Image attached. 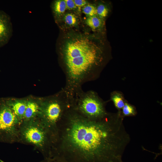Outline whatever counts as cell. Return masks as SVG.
<instances>
[{
	"instance_id": "cell-1",
	"label": "cell",
	"mask_w": 162,
	"mask_h": 162,
	"mask_svg": "<svg viewBox=\"0 0 162 162\" xmlns=\"http://www.w3.org/2000/svg\"><path fill=\"white\" fill-rule=\"evenodd\" d=\"M121 112L93 121L71 106L58 124L50 158L62 162H123L130 138Z\"/></svg>"
},
{
	"instance_id": "cell-2",
	"label": "cell",
	"mask_w": 162,
	"mask_h": 162,
	"mask_svg": "<svg viewBox=\"0 0 162 162\" xmlns=\"http://www.w3.org/2000/svg\"><path fill=\"white\" fill-rule=\"evenodd\" d=\"M104 34L70 32L59 44V57L65 76L63 89L70 99L86 82L96 79L111 59Z\"/></svg>"
},
{
	"instance_id": "cell-3",
	"label": "cell",
	"mask_w": 162,
	"mask_h": 162,
	"mask_svg": "<svg viewBox=\"0 0 162 162\" xmlns=\"http://www.w3.org/2000/svg\"><path fill=\"white\" fill-rule=\"evenodd\" d=\"M71 106V102L63 89L54 96L40 99L37 118L50 135L53 145L57 136L58 124Z\"/></svg>"
},
{
	"instance_id": "cell-4",
	"label": "cell",
	"mask_w": 162,
	"mask_h": 162,
	"mask_svg": "<svg viewBox=\"0 0 162 162\" xmlns=\"http://www.w3.org/2000/svg\"><path fill=\"white\" fill-rule=\"evenodd\" d=\"M19 142L33 146L38 150L44 158L51 157L53 141L47 131L37 118L21 124Z\"/></svg>"
},
{
	"instance_id": "cell-5",
	"label": "cell",
	"mask_w": 162,
	"mask_h": 162,
	"mask_svg": "<svg viewBox=\"0 0 162 162\" xmlns=\"http://www.w3.org/2000/svg\"><path fill=\"white\" fill-rule=\"evenodd\" d=\"M106 103L95 92L82 91L74 98L72 108L84 117L91 120L101 119L108 114Z\"/></svg>"
},
{
	"instance_id": "cell-6",
	"label": "cell",
	"mask_w": 162,
	"mask_h": 162,
	"mask_svg": "<svg viewBox=\"0 0 162 162\" xmlns=\"http://www.w3.org/2000/svg\"><path fill=\"white\" fill-rule=\"evenodd\" d=\"M22 121L15 114L5 99H0V142H19V131Z\"/></svg>"
},
{
	"instance_id": "cell-7",
	"label": "cell",
	"mask_w": 162,
	"mask_h": 162,
	"mask_svg": "<svg viewBox=\"0 0 162 162\" xmlns=\"http://www.w3.org/2000/svg\"><path fill=\"white\" fill-rule=\"evenodd\" d=\"M10 17L5 12L0 10V47L7 44L12 33Z\"/></svg>"
},
{
	"instance_id": "cell-8",
	"label": "cell",
	"mask_w": 162,
	"mask_h": 162,
	"mask_svg": "<svg viewBox=\"0 0 162 162\" xmlns=\"http://www.w3.org/2000/svg\"><path fill=\"white\" fill-rule=\"evenodd\" d=\"M5 101L16 116L22 122L26 105V100L8 99Z\"/></svg>"
},
{
	"instance_id": "cell-9",
	"label": "cell",
	"mask_w": 162,
	"mask_h": 162,
	"mask_svg": "<svg viewBox=\"0 0 162 162\" xmlns=\"http://www.w3.org/2000/svg\"><path fill=\"white\" fill-rule=\"evenodd\" d=\"M40 99L38 100H26V108L23 121L29 120L37 117L40 111Z\"/></svg>"
},
{
	"instance_id": "cell-10",
	"label": "cell",
	"mask_w": 162,
	"mask_h": 162,
	"mask_svg": "<svg viewBox=\"0 0 162 162\" xmlns=\"http://www.w3.org/2000/svg\"><path fill=\"white\" fill-rule=\"evenodd\" d=\"M105 20L97 15L88 17L86 20V24L94 31L98 33L104 34Z\"/></svg>"
},
{
	"instance_id": "cell-11",
	"label": "cell",
	"mask_w": 162,
	"mask_h": 162,
	"mask_svg": "<svg viewBox=\"0 0 162 162\" xmlns=\"http://www.w3.org/2000/svg\"><path fill=\"white\" fill-rule=\"evenodd\" d=\"M52 7L54 17L57 21L67 8L66 2L64 0H55L52 3Z\"/></svg>"
},
{
	"instance_id": "cell-12",
	"label": "cell",
	"mask_w": 162,
	"mask_h": 162,
	"mask_svg": "<svg viewBox=\"0 0 162 162\" xmlns=\"http://www.w3.org/2000/svg\"><path fill=\"white\" fill-rule=\"evenodd\" d=\"M110 100L113 102L118 111H121L127 101L125 99L122 93L117 91H115L111 93Z\"/></svg>"
},
{
	"instance_id": "cell-13",
	"label": "cell",
	"mask_w": 162,
	"mask_h": 162,
	"mask_svg": "<svg viewBox=\"0 0 162 162\" xmlns=\"http://www.w3.org/2000/svg\"><path fill=\"white\" fill-rule=\"evenodd\" d=\"M96 6L97 15L105 20L111 11L112 6L111 4L101 2Z\"/></svg>"
},
{
	"instance_id": "cell-14",
	"label": "cell",
	"mask_w": 162,
	"mask_h": 162,
	"mask_svg": "<svg viewBox=\"0 0 162 162\" xmlns=\"http://www.w3.org/2000/svg\"><path fill=\"white\" fill-rule=\"evenodd\" d=\"M121 112L124 117L125 116H134L137 114L135 107L134 105L129 103L127 101L125 103Z\"/></svg>"
},
{
	"instance_id": "cell-15",
	"label": "cell",
	"mask_w": 162,
	"mask_h": 162,
	"mask_svg": "<svg viewBox=\"0 0 162 162\" xmlns=\"http://www.w3.org/2000/svg\"><path fill=\"white\" fill-rule=\"evenodd\" d=\"M63 20L66 24L70 26L76 25L78 22V19L76 16L72 13L66 14L63 18Z\"/></svg>"
},
{
	"instance_id": "cell-16",
	"label": "cell",
	"mask_w": 162,
	"mask_h": 162,
	"mask_svg": "<svg viewBox=\"0 0 162 162\" xmlns=\"http://www.w3.org/2000/svg\"><path fill=\"white\" fill-rule=\"evenodd\" d=\"M82 12L88 17L97 15L96 5L87 4L82 8Z\"/></svg>"
},
{
	"instance_id": "cell-17",
	"label": "cell",
	"mask_w": 162,
	"mask_h": 162,
	"mask_svg": "<svg viewBox=\"0 0 162 162\" xmlns=\"http://www.w3.org/2000/svg\"><path fill=\"white\" fill-rule=\"evenodd\" d=\"M66 5L67 8L70 10H74L77 8L74 0H64Z\"/></svg>"
},
{
	"instance_id": "cell-18",
	"label": "cell",
	"mask_w": 162,
	"mask_h": 162,
	"mask_svg": "<svg viewBox=\"0 0 162 162\" xmlns=\"http://www.w3.org/2000/svg\"><path fill=\"white\" fill-rule=\"evenodd\" d=\"M74 2L77 8L79 9L87 4V2L84 0H74Z\"/></svg>"
},
{
	"instance_id": "cell-19",
	"label": "cell",
	"mask_w": 162,
	"mask_h": 162,
	"mask_svg": "<svg viewBox=\"0 0 162 162\" xmlns=\"http://www.w3.org/2000/svg\"><path fill=\"white\" fill-rule=\"evenodd\" d=\"M40 162H62L54 158H44Z\"/></svg>"
}]
</instances>
